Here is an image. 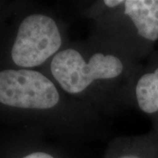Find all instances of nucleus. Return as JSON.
Listing matches in <instances>:
<instances>
[{
  "label": "nucleus",
  "mask_w": 158,
  "mask_h": 158,
  "mask_svg": "<svg viewBox=\"0 0 158 158\" xmlns=\"http://www.w3.org/2000/svg\"><path fill=\"white\" fill-rule=\"evenodd\" d=\"M105 5L108 7H116V6H119L121 4H124V1H121V0H106L104 1Z\"/></svg>",
  "instance_id": "0eeeda50"
},
{
  "label": "nucleus",
  "mask_w": 158,
  "mask_h": 158,
  "mask_svg": "<svg viewBox=\"0 0 158 158\" xmlns=\"http://www.w3.org/2000/svg\"><path fill=\"white\" fill-rule=\"evenodd\" d=\"M22 158H56L53 156L52 155L46 152H41V151H38V152H33L31 154H28L27 156H24Z\"/></svg>",
  "instance_id": "423d86ee"
},
{
  "label": "nucleus",
  "mask_w": 158,
  "mask_h": 158,
  "mask_svg": "<svg viewBox=\"0 0 158 158\" xmlns=\"http://www.w3.org/2000/svg\"><path fill=\"white\" fill-rule=\"evenodd\" d=\"M56 85L44 75L31 69L0 72V103L24 109H49L59 102Z\"/></svg>",
  "instance_id": "f03ea898"
},
{
  "label": "nucleus",
  "mask_w": 158,
  "mask_h": 158,
  "mask_svg": "<svg viewBox=\"0 0 158 158\" xmlns=\"http://www.w3.org/2000/svg\"><path fill=\"white\" fill-rule=\"evenodd\" d=\"M118 158H142L139 156H136V155H133V154H128V155H124V156H121Z\"/></svg>",
  "instance_id": "6e6552de"
},
{
  "label": "nucleus",
  "mask_w": 158,
  "mask_h": 158,
  "mask_svg": "<svg viewBox=\"0 0 158 158\" xmlns=\"http://www.w3.org/2000/svg\"><path fill=\"white\" fill-rule=\"evenodd\" d=\"M123 64L113 55L97 53L86 62L78 51L62 50L54 56L51 72L65 91L80 93L97 79L115 78L122 73Z\"/></svg>",
  "instance_id": "f257e3e1"
},
{
  "label": "nucleus",
  "mask_w": 158,
  "mask_h": 158,
  "mask_svg": "<svg viewBox=\"0 0 158 158\" xmlns=\"http://www.w3.org/2000/svg\"><path fill=\"white\" fill-rule=\"evenodd\" d=\"M62 45V37L52 18L34 14L23 20L11 48V58L20 67L32 68L45 62Z\"/></svg>",
  "instance_id": "7ed1b4c3"
},
{
  "label": "nucleus",
  "mask_w": 158,
  "mask_h": 158,
  "mask_svg": "<svg viewBox=\"0 0 158 158\" xmlns=\"http://www.w3.org/2000/svg\"><path fill=\"white\" fill-rule=\"evenodd\" d=\"M139 107L146 113L158 111V69L154 72L143 75L135 88Z\"/></svg>",
  "instance_id": "39448f33"
},
{
  "label": "nucleus",
  "mask_w": 158,
  "mask_h": 158,
  "mask_svg": "<svg viewBox=\"0 0 158 158\" xmlns=\"http://www.w3.org/2000/svg\"><path fill=\"white\" fill-rule=\"evenodd\" d=\"M125 14L131 19L138 34L145 39H158V0L124 1Z\"/></svg>",
  "instance_id": "20e7f679"
}]
</instances>
